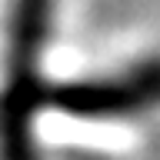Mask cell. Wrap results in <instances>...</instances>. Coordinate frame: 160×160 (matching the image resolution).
Here are the masks:
<instances>
[{"label":"cell","instance_id":"obj_1","mask_svg":"<svg viewBox=\"0 0 160 160\" xmlns=\"http://www.w3.org/2000/svg\"><path fill=\"white\" fill-rule=\"evenodd\" d=\"M37 107L40 117L57 113L83 123H127L160 113V53L70 80H47Z\"/></svg>","mask_w":160,"mask_h":160}]
</instances>
